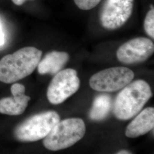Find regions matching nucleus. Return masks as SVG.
<instances>
[{
  "label": "nucleus",
  "instance_id": "nucleus-8",
  "mask_svg": "<svg viewBox=\"0 0 154 154\" xmlns=\"http://www.w3.org/2000/svg\"><path fill=\"white\" fill-rule=\"evenodd\" d=\"M153 42L147 38L132 39L121 45L116 52L118 60L125 64L143 62L153 54Z\"/></svg>",
  "mask_w": 154,
  "mask_h": 154
},
{
  "label": "nucleus",
  "instance_id": "nucleus-5",
  "mask_svg": "<svg viewBox=\"0 0 154 154\" xmlns=\"http://www.w3.org/2000/svg\"><path fill=\"white\" fill-rule=\"evenodd\" d=\"M134 78L132 70L125 67H111L94 74L89 81L91 88L99 92L118 91L131 82Z\"/></svg>",
  "mask_w": 154,
  "mask_h": 154
},
{
  "label": "nucleus",
  "instance_id": "nucleus-3",
  "mask_svg": "<svg viewBox=\"0 0 154 154\" xmlns=\"http://www.w3.org/2000/svg\"><path fill=\"white\" fill-rule=\"evenodd\" d=\"M86 132V126L82 119L72 118L58 122L44 138L43 144L50 151L67 149L82 139Z\"/></svg>",
  "mask_w": 154,
  "mask_h": 154
},
{
  "label": "nucleus",
  "instance_id": "nucleus-7",
  "mask_svg": "<svg viewBox=\"0 0 154 154\" xmlns=\"http://www.w3.org/2000/svg\"><path fill=\"white\" fill-rule=\"evenodd\" d=\"M134 0H106L100 14L103 28L116 30L122 26L132 14Z\"/></svg>",
  "mask_w": 154,
  "mask_h": 154
},
{
  "label": "nucleus",
  "instance_id": "nucleus-2",
  "mask_svg": "<svg viewBox=\"0 0 154 154\" xmlns=\"http://www.w3.org/2000/svg\"><path fill=\"white\" fill-rule=\"evenodd\" d=\"M151 96V88L145 81L131 82L117 95L112 106L113 114L118 119H130L141 111Z\"/></svg>",
  "mask_w": 154,
  "mask_h": 154
},
{
  "label": "nucleus",
  "instance_id": "nucleus-9",
  "mask_svg": "<svg viewBox=\"0 0 154 154\" xmlns=\"http://www.w3.org/2000/svg\"><path fill=\"white\" fill-rule=\"evenodd\" d=\"M12 97L0 99V113L8 116H20L24 112L30 100L25 95V87L20 83L11 85Z\"/></svg>",
  "mask_w": 154,
  "mask_h": 154
},
{
  "label": "nucleus",
  "instance_id": "nucleus-6",
  "mask_svg": "<svg viewBox=\"0 0 154 154\" xmlns=\"http://www.w3.org/2000/svg\"><path fill=\"white\" fill-rule=\"evenodd\" d=\"M79 86L80 80L75 70H62L55 74L50 83L47 98L53 105L60 104L75 93Z\"/></svg>",
  "mask_w": 154,
  "mask_h": 154
},
{
  "label": "nucleus",
  "instance_id": "nucleus-15",
  "mask_svg": "<svg viewBox=\"0 0 154 154\" xmlns=\"http://www.w3.org/2000/svg\"><path fill=\"white\" fill-rule=\"evenodd\" d=\"M5 42V34L3 32L2 24L0 21V46H3Z\"/></svg>",
  "mask_w": 154,
  "mask_h": 154
},
{
  "label": "nucleus",
  "instance_id": "nucleus-12",
  "mask_svg": "<svg viewBox=\"0 0 154 154\" xmlns=\"http://www.w3.org/2000/svg\"><path fill=\"white\" fill-rule=\"evenodd\" d=\"M112 107V102L110 95L99 94L94 100L89 118L94 121H101L108 116Z\"/></svg>",
  "mask_w": 154,
  "mask_h": 154
},
{
  "label": "nucleus",
  "instance_id": "nucleus-10",
  "mask_svg": "<svg viewBox=\"0 0 154 154\" xmlns=\"http://www.w3.org/2000/svg\"><path fill=\"white\" fill-rule=\"evenodd\" d=\"M154 107H149L142 111L127 127L125 135L130 138H137L153 130Z\"/></svg>",
  "mask_w": 154,
  "mask_h": 154
},
{
  "label": "nucleus",
  "instance_id": "nucleus-11",
  "mask_svg": "<svg viewBox=\"0 0 154 154\" xmlns=\"http://www.w3.org/2000/svg\"><path fill=\"white\" fill-rule=\"evenodd\" d=\"M69 60V55L66 52L51 51L39 62L37 66L38 72L42 75L56 74L65 66Z\"/></svg>",
  "mask_w": 154,
  "mask_h": 154
},
{
  "label": "nucleus",
  "instance_id": "nucleus-14",
  "mask_svg": "<svg viewBox=\"0 0 154 154\" xmlns=\"http://www.w3.org/2000/svg\"><path fill=\"white\" fill-rule=\"evenodd\" d=\"M101 0H74L76 5L82 10L88 11L93 9Z\"/></svg>",
  "mask_w": 154,
  "mask_h": 154
},
{
  "label": "nucleus",
  "instance_id": "nucleus-4",
  "mask_svg": "<svg viewBox=\"0 0 154 154\" xmlns=\"http://www.w3.org/2000/svg\"><path fill=\"white\" fill-rule=\"evenodd\" d=\"M60 121V116L54 111L42 112L18 125L14 130L13 135L19 142H36L44 139Z\"/></svg>",
  "mask_w": 154,
  "mask_h": 154
},
{
  "label": "nucleus",
  "instance_id": "nucleus-16",
  "mask_svg": "<svg viewBox=\"0 0 154 154\" xmlns=\"http://www.w3.org/2000/svg\"><path fill=\"white\" fill-rule=\"evenodd\" d=\"M13 1V2L16 5L20 6L22 5L23 4H24L26 1H27L28 0H11Z\"/></svg>",
  "mask_w": 154,
  "mask_h": 154
},
{
  "label": "nucleus",
  "instance_id": "nucleus-1",
  "mask_svg": "<svg viewBox=\"0 0 154 154\" xmlns=\"http://www.w3.org/2000/svg\"><path fill=\"white\" fill-rule=\"evenodd\" d=\"M42 52L34 47H25L0 60V82H16L30 75L38 66Z\"/></svg>",
  "mask_w": 154,
  "mask_h": 154
},
{
  "label": "nucleus",
  "instance_id": "nucleus-13",
  "mask_svg": "<svg viewBox=\"0 0 154 154\" xmlns=\"http://www.w3.org/2000/svg\"><path fill=\"white\" fill-rule=\"evenodd\" d=\"M144 28L147 34L151 38H154V10H151L147 13L144 21Z\"/></svg>",
  "mask_w": 154,
  "mask_h": 154
},
{
  "label": "nucleus",
  "instance_id": "nucleus-17",
  "mask_svg": "<svg viewBox=\"0 0 154 154\" xmlns=\"http://www.w3.org/2000/svg\"><path fill=\"white\" fill-rule=\"evenodd\" d=\"M118 154H132L131 152H130L129 151H127V150H121L119 151L118 152H117Z\"/></svg>",
  "mask_w": 154,
  "mask_h": 154
}]
</instances>
